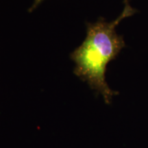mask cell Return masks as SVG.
<instances>
[{
	"label": "cell",
	"mask_w": 148,
	"mask_h": 148,
	"mask_svg": "<svg viewBox=\"0 0 148 148\" xmlns=\"http://www.w3.org/2000/svg\"><path fill=\"white\" fill-rule=\"evenodd\" d=\"M42 1H43V0H34V2H33L32 6H31L29 9V12H32L33 10H35Z\"/></svg>",
	"instance_id": "cell-2"
},
{
	"label": "cell",
	"mask_w": 148,
	"mask_h": 148,
	"mask_svg": "<svg viewBox=\"0 0 148 148\" xmlns=\"http://www.w3.org/2000/svg\"><path fill=\"white\" fill-rule=\"evenodd\" d=\"M136 12L125 1L123 11L114 21L107 22L100 18L95 23H88L86 38L71 55L75 64V75L102 96L107 104H110L114 96L119 92L111 89L107 84L105 77L106 66L125 46L123 36L116 34V27L122 20Z\"/></svg>",
	"instance_id": "cell-1"
}]
</instances>
